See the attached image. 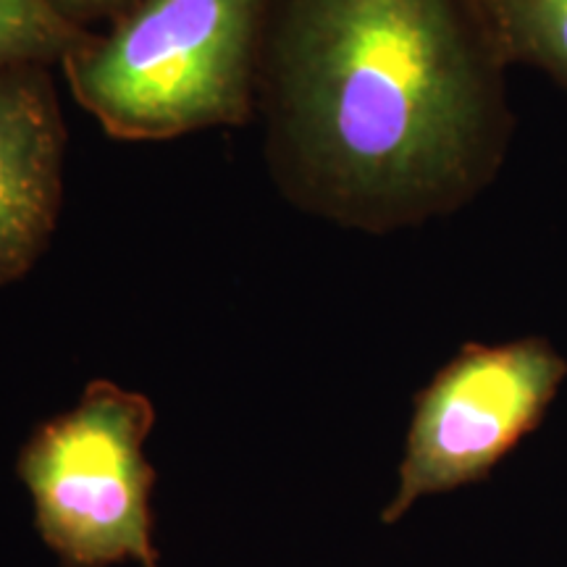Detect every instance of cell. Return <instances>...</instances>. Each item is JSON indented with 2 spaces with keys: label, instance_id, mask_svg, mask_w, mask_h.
<instances>
[{
  "label": "cell",
  "instance_id": "obj_1",
  "mask_svg": "<svg viewBox=\"0 0 567 567\" xmlns=\"http://www.w3.org/2000/svg\"><path fill=\"white\" fill-rule=\"evenodd\" d=\"M507 69L481 0H276L258 95L274 184L368 234L450 216L507 158Z\"/></svg>",
  "mask_w": 567,
  "mask_h": 567
},
{
  "label": "cell",
  "instance_id": "obj_2",
  "mask_svg": "<svg viewBox=\"0 0 567 567\" xmlns=\"http://www.w3.org/2000/svg\"><path fill=\"white\" fill-rule=\"evenodd\" d=\"M276 0H140L61 63L74 101L126 142L243 126L258 111Z\"/></svg>",
  "mask_w": 567,
  "mask_h": 567
},
{
  "label": "cell",
  "instance_id": "obj_3",
  "mask_svg": "<svg viewBox=\"0 0 567 567\" xmlns=\"http://www.w3.org/2000/svg\"><path fill=\"white\" fill-rule=\"evenodd\" d=\"M155 410L145 394L92 381L80 405L45 421L19 452V476L34 499L45 544L66 567L137 559L158 567L153 549L145 439Z\"/></svg>",
  "mask_w": 567,
  "mask_h": 567
},
{
  "label": "cell",
  "instance_id": "obj_4",
  "mask_svg": "<svg viewBox=\"0 0 567 567\" xmlns=\"http://www.w3.org/2000/svg\"><path fill=\"white\" fill-rule=\"evenodd\" d=\"M567 363L544 337L465 344L415 396L400 488L384 520L421 496L481 481L544 421Z\"/></svg>",
  "mask_w": 567,
  "mask_h": 567
},
{
  "label": "cell",
  "instance_id": "obj_5",
  "mask_svg": "<svg viewBox=\"0 0 567 567\" xmlns=\"http://www.w3.org/2000/svg\"><path fill=\"white\" fill-rule=\"evenodd\" d=\"M66 124L48 66L0 69V287L51 245L63 200Z\"/></svg>",
  "mask_w": 567,
  "mask_h": 567
},
{
  "label": "cell",
  "instance_id": "obj_6",
  "mask_svg": "<svg viewBox=\"0 0 567 567\" xmlns=\"http://www.w3.org/2000/svg\"><path fill=\"white\" fill-rule=\"evenodd\" d=\"M509 66L526 63L567 90V0H481Z\"/></svg>",
  "mask_w": 567,
  "mask_h": 567
},
{
  "label": "cell",
  "instance_id": "obj_7",
  "mask_svg": "<svg viewBox=\"0 0 567 567\" xmlns=\"http://www.w3.org/2000/svg\"><path fill=\"white\" fill-rule=\"evenodd\" d=\"M53 0H0V69L61 66L90 40Z\"/></svg>",
  "mask_w": 567,
  "mask_h": 567
},
{
  "label": "cell",
  "instance_id": "obj_8",
  "mask_svg": "<svg viewBox=\"0 0 567 567\" xmlns=\"http://www.w3.org/2000/svg\"><path fill=\"white\" fill-rule=\"evenodd\" d=\"M140 0H53V6L66 17L71 24L92 32L95 24H113L126 17Z\"/></svg>",
  "mask_w": 567,
  "mask_h": 567
}]
</instances>
